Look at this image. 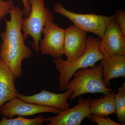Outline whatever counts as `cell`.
Returning a JSON list of instances; mask_svg holds the SVG:
<instances>
[{
  "mask_svg": "<svg viewBox=\"0 0 125 125\" xmlns=\"http://www.w3.org/2000/svg\"><path fill=\"white\" fill-rule=\"evenodd\" d=\"M72 92L71 90H66L64 93L58 94L42 90L40 93L32 96H25L18 93L17 97L27 102L56 108L63 111L70 108L68 99Z\"/></svg>",
  "mask_w": 125,
  "mask_h": 125,
  "instance_id": "obj_11",
  "label": "cell"
},
{
  "mask_svg": "<svg viewBox=\"0 0 125 125\" xmlns=\"http://www.w3.org/2000/svg\"><path fill=\"white\" fill-rule=\"evenodd\" d=\"M99 38L89 36L87 38V48L84 53L74 62H69L62 58H55L56 69L59 72V89L65 90L73 75L76 71L88 67H93L95 64L104 58L99 50Z\"/></svg>",
  "mask_w": 125,
  "mask_h": 125,
  "instance_id": "obj_2",
  "label": "cell"
},
{
  "mask_svg": "<svg viewBox=\"0 0 125 125\" xmlns=\"http://www.w3.org/2000/svg\"><path fill=\"white\" fill-rule=\"evenodd\" d=\"M101 39L99 50L104 57L125 55V34L117 23L115 15L110 16Z\"/></svg>",
  "mask_w": 125,
  "mask_h": 125,
  "instance_id": "obj_7",
  "label": "cell"
},
{
  "mask_svg": "<svg viewBox=\"0 0 125 125\" xmlns=\"http://www.w3.org/2000/svg\"><path fill=\"white\" fill-rule=\"evenodd\" d=\"M12 0H0V19L4 18L9 13L10 10L13 5Z\"/></svg>",
  "mask_w": 125,
  "mask_h": 125,
  "instance_id": "obj_18",
  "label": "cell"
},
{
  "mask_svg": "<svg viewBox=\"0 0 125 125\" xmlns=\"http://www.w3.org/2000/svg\"><path fill=\"white\" fill-rule=\"evenodd\" d=\"M46 121V118L39 116L33 118L19 116L16 118H8L2 116L0 119V125H41Z\"/></svg>",
  "mask_w": 125,
  "mask_h": 125,
  "instance_id": "obj_16",
  "label": "cell"
},
{
  "mask_svg": "<svg viewBox=\"0 0 125 125\" xmlns=\"http://www.w3.org/2000/svg\"><path fill=\"white\" fill-rule=\"evenodd\" d=\"M117 23L125 34V11L122 10H116L115 15Z\"/></svg>",
  "mask_w": 125,
  "mask_h": 125,
  "instance_id": "obj_19",
  "label": "cell"
},
{
  "mask_svg": "<svg viewBox=\"0 0 125 125\" xmlns=\"http://www.w3.org/2000/svg\"><path fill=\"white\" fill-rule=\"evenodd\" d=\"M54 10L55 13L68 18L79 28L87 32L93 33L101 39L110 18V16L93 14L76 13L67 10L60 3L55 5Z\"/></svg>",
  "mask_w": 125,
  "mask_h": 125,
  "instance_id": "obj_5",
  "label": "cell"
},
{
  "mask_svg": "<svg viewBox=\"0 0 125 125\" xmlns=\"http://www.w3.org/2000/svg\"><path fill=\"white\" fill-rule=\"evenodd\" d=\"M53 21L54 16L51 11L42 30L44 38L40 41L39 48L42 54L57 58L64 55L65 29L60 28Z\"/></svg>",
  "mask_w": 125,
  "mask_h": 125,
  "instance_id": "obj_6",
  "label": "cell"
},
{
  "mask_svg": "<svg viewBox=\"0 0 125 125\" xmlns=\"http://www.w3.org/2000/svg\"><path fill=\"white\" fill-rule=\"evenodd\" d=\"M9 14L10 20L6 21L5 30L0 34V58L13 73L15 80L22 76L23 61L31 58L32 52L25 43V39L22 32V10L13 6Z\"/></svg>",
  "mask_w": 125,
  "mask_h": 125,
  "instance_id": "obj_1",
  "label": "cell"
},
{
  "mask_svg": "<svg viewBox=\"0 0 125 125\" xmlns=\"http://www.w3.org/2000/svg\"><path fill=\"white\" fill-rule=\"evenodd\" d=\"M62 111L56 108L27 102L17 97L5 103L0 107V114L8 118H13L15 115L29 116L47 113L57 114Z\"/></svg>",
  "mask_w": 125,
  "mask_h": 125,
  "instance_id": "obj_8",
  "label": "cell"
},
{
  "mask_svg": "<svg viewBox=\"0 0 125 125\" xmlns=\"http://www.w3.org/2000/svg\"><path fill=\"white\" fill-rule=\"evenodd\" d=\"M115 114L117 120L122 125L125 122V83L124 82L118 87L117 93L115 94Z\"/></svg>",
  "mask_w": 125,
  "mask_h": 125,
  "instance_id": "obj_15",
  "label": "cell"
},
{
  "mask_svg": "<svg viewBox=\"0 0 125 125\" xmlns=\"http://www.w3.org/2000/svg\"><path fill=\"white\" fill-rule=\"evenodd\" d=\"M28 1L31 6V11L28 17L23 19L22 30L25 39L28 36L32 38L33 49L39 54V44L42 38V31L51 11L45 7L44 0Z\"/></svg>",
  "mask_w": 125,
  "mask_h": 125,
  "instance_id": "obj_4",
  "label": "cell"
},
{
  "mask_svg": "<svg viewBox=\"0 0 125 125\" xmlns=\"http://www.w3.org/2000/svg\"><path fill=\"white\" fill-rule=\"evenodd\" d=\"M14 77L9 67L0 58V107L5 103L17 97Z\"/></svg>",
  "mask_w": 125,
  "mask_h": 125,
  "instance_id": "obj_12",
  "label": "cell"
},
{
  "mask_svg": "<svg viewBox=\"0 0 125 125\" xmlns=\"http://www.w3.org/2000/svg\"><path fill=\"white\" fill-rule=\"evenodd\" d=\"M103 67V80L107 87L110 85V81L113 78L125 77V55L105 57L101 60Z\"/></svg>",
  "mask_w": 125,
  "mask_h": 125,
  "instance_id": "obj_13",
  "label": "cell"
},
{
  "mask_svg": "<svg viewBox=\"0 0 125 125\" xmlns=\"http://www.w3.org/2000/svg\"><path fill=\"white\" fill-rule=\"evenodd\" d=\"M115 92L112 91L105 94L104 97L92 99L90 105L91 113L108 117L109 115L115 113Z\"/></svg>",
  "mask_w": 125,
  "mask_h": 125,
  "instance_id": "obj_14",
  "label": "cell"
},
{
  "mask_svg": "<svg viewBox=\"0 0 125 125\" xmlns=\"http://www.w3.org/2000/svg\"><path fill=\"white\" fill-rule=\"evenodd\" d=\"M92 99L80 97L74 107L62 111L56 116L46 118L48 125H80L83 120L91 114Z\"/></svg>",
  "mask_w": 125,
  "mask_h": 125,
  "instance_id": "obj_9",
  "label": "cell"
},
{
  "mask_svg": "<svg viewBox=\"0 0 125 125\" xmlns=\"http://www.w3.org/2000/svg\"><path fill=\"white\" fill-rule=\"evenodd\" d=\"M87 33L74 24L65 29L64 54L67 57V62H74L84 53L87 48Z\"/></svg>",
  "mask_w": 125,
  "mask_h": 125,
  "instance_id": "obj_10",
  "label": "cell"
},
{
  "mask_svg": "<svg viewBox=\"0 0 125 125\" xmlns=\"http://www.w3.org/2000/svg\"><path fill=\"white\" fill-rule=\"evenodd\" d=\"M88 117L92 122H95L98 125H122L112 120L108 117H104L91 113Z\"/></svg>",
  "mask_w": 125,
  "mask_h": 125,
  "instance_id": "obj_17",
  "label": "cell"
},
{
  "mask_svg": "<svg viewBox=\"0 0 125 125\" xmlns=\"http://www.w3.org/2000/svg\"><path fill=\"white\" fill-rule=\"evenodd\" d=\"M23 5L24 9L22 10L23 15L25 17H27L30 14L31 11V6L29 3L28 0H21Z\"/></svg>",
  "mask_w": 125,
  "mask_h": 125,
  "instance_id": "obj_20",
  "label": "cell"
},
{
  "mask_svg": "<svg viewBox=\"0 0 125 125\" xmlns=\"http://www.w3.org/2000/svg\"><path fill=\"white\" fill-rule=\"evenodd\" d=\"M102 66L100 64L90 69L76 71L73 75L74 79L69 82L65 90L72 91L69 99L72 101L85 94L109 93L112 90L105 85L102 77Z\"/></svg>",
  "mask_w": 125,
  "mask_h": 125,
  "instance_id": "obj_3",
  "label": "cell"
}]
</instances>
